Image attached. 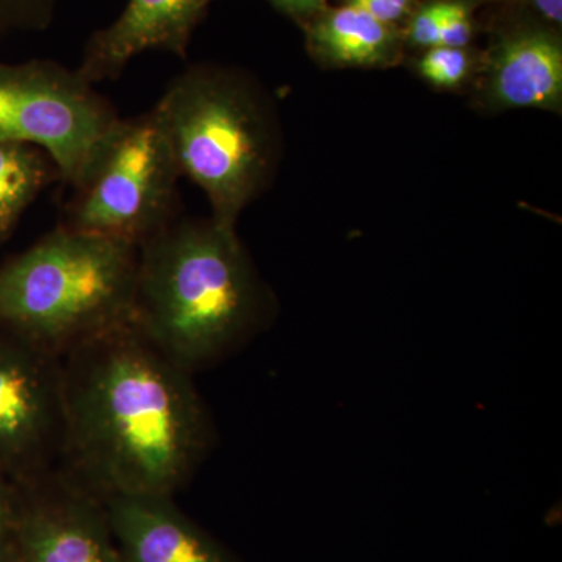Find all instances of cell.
<instances>
[{
  "label": "cell",
  "instance_id": "6da1fadb",
  "mask_svg": "<svg viewBox=\"0 0 562 562\" xmlns=\"http://www.w3.org/2000/svg\"><path fill=\"white\" fill-rule=\"evenodd\" d=\"M65 436L58 469L101 501L173 497L214 441L192 372L133 322L61 357Z\"/></svg>",
  "mask_w": 562,
  "mask_h": 562
},
{
  "label": "cell",
  "instance_id": "7a4b0ae2",
  "mask_svg": "<svg viewBox=\"0 0 562 562\" xmlns=\"http://www.w3.org/2000/svg\"><path fill=\"white\" fill-rule=\"evenodd\" d=\"M265 313V288L236 228L177 217L140 244L133 324L187 371L235 349Z\"/></svg>",
  "mask_w": 562,
  "mask_h": 562
},
{
  "label": "cell",
  "instance_id": "3957f363",
  "mask_svg": "<svg viewBox=\"0 0 562 562\" xmlns=\"http://www.w3.org/2000/svg\"><path fill=\"white\" fill-rule=\"evenodd\" d=\"M138 250L58 225L0 269V324L58 357L131 324Z\"/></svg>",
  "mask_w": 562,
  "mask_h": 562
},
{
  "label": "cell",
  "instance_id": "277c9868",
  "mask_svg": "<svg viewBox=\"0 0 562 562\" xmlns=\"http://www.w3.org/2000/svg\"><path fill=\"white\" fill-rule=\"evenodd\" d=\"M157 111L180 177L205 192L227 228L268 187L277 157L271 113L241 74L192 65L168 85Z\"/></svg>",
  "mask_w": 562,
  "mask_h": 562
},
{
  "label": "cell",
  "instance_id": "5b68a950",
  "mask_svg": "<svg viewBox=\"0 0 562 562\" xmlns=\"http://www.w3.org/2000/svg\"><path fill=\"white\" fill-rule=\"evenodd\" d=\"M179 179L157 111L121 117L72 188L61 225L140 246L179 217Z\"/></svg>",
  "mask_w": 562,
  "mask_h": 562
},
{
  "label": "cell",
  "instance_id": "8992f818",
  "mask_svg": "<svg viewBox=\"0 0 562 562\" xmlns=\"http://www.w3.org/2000/svg\"><path fill=\"white\" fill-rule=\"evenodd\" d=\"M121 121L116 109L60 63H0V140L43 150L76 188Z\"/></svg>",
  "mask_w": 562,
  "mask_h": 562
},
{
  "label": "cell",
  "instance_id": "52a82bcc",
  "mask_svg": "<svg viewBox=\"0 0 562 562\" xmlns=\"http://www.w3.org/2000/svg\"><path fill=\"white\" fill-rule=\"evenodd\" d=\"M63 436L61 357L14 333L0 341V469L18 483L55 471Z\"/></svg>",
  "mask_w": 562,
  "mask_h": 562
},
{
  "label": "cell",
  "instance_id": "ba28073f",
  "mask_svg": "<svg viewBox=\"0 0 562 562\" xmlns=\"http://www.w3.org/2000/svg\"><path fill=\"white\" fill-rule=\"evenodd\" d=\"M9 546L13 562H122L105 502L60 469L20 482Z\"/></svg>",
  "mask_w": 562,
  "mask_h": 562
},
{
  "label": "cell",
  "instance_id": "9c48e42d",
  "mask_svg": "<svg viewBox=\"0 0 562 562\" xmlns=\"http://www.w3.org/2000/svg\"><path fill=\"white\" fill-rule=\"evenodd\" d=\"M210 0H128L109 27L92 33L85 46L80 76L95 85L114 80L147 50L187 58L194 29Z\"/></svg>",
  "mask_w": 562,
  "mask_h": 562
},
{
  "label": "cell",
  "instance_id": "30bf717a",
  "mask_svg": "<svg viewBox=\"0 0 562 562\" xmlns=\"http://www.w3.org/2000/svg\"><path fill=\"white\" fill-rule=\"evenodd\" d=\"M105 506L122 562H239L173 497L117 495Z\"/></svg>",
  "mask_w": 562,
  "mask_h": 562
},
{
  "label": "cell",
  "instance_id": "8fae6325",
  "mask_svg": "<svg viewBox=\"0 0 562 562\" xmlns=\"http://www.w3.org/2000/svg\"><path fill=\"white\" fill-rule=\"evenodd\" d=\"M483 101L491 110L562 105V46L549 29L520 27L503 35L487 58Z\"/></svg>",
  "mask_w": 562,
  "mask_h": 562
},
{
  "label": "cell",
  "instance_id": "7c38bea8",
  "mask_svg": "<svg viewBox=\"0 0 562 562\" xmlns=\"http://www.w3.org/2000/svg\"><path fill=\"white\" fill-rule=\"evenodd\" d=\"M308 46L317 60L339 68H382L401 54V36L368 11L346 3L324 10L308 27Z\"/></svg>",
  "mask_w": 562,
  "mask_h": 562
},
{
  "label": "cell",
  "instance_id": "4fadbf2b",
  "mask_svg": "<svg viewBox=\"0 0 562 562\" xmlns=\"http://www.w3.org/2000/svg\"><path fill=\"white\" fill-rule=\"evenodd\" d=\"M60 172L36 147L0 140V241Z\"/></svg>",
  "mask_w": 562,
  "mask_h": 562
},
{
  "label": "cell",
  "instance_id": "5bb4252c",
  "mask_svg": "<svg viewBox=\"0 0 562 562\" xmlns=\"http://www.w3.org/2000/svg\"><path fill=\"white\" fill-rule=\"evenodd\" d=\"M473 58L468 47L436 46L417 61V74L431 87L454 90L471 77Z\"/></svg>",
  "mask_w": 562,
  "mask_h": 562
},
{
  "label": "cell",
  "instance_id": "9a60e30c",
  "mask_svg": "<svg viewBox=\"0 0 562 562\" xmlns=\"http://www.w3.org/2000/svg\"><path fill=\"white\" fill-rule=\"evenodd\" d=\"M58 3L60 0H0V44L14 33L49 29Z\"/></svg>",
  "mask_w": 562,
  "mask_h": 562
},
{
  "label": "cell",
  "instance_id": "2e32d148",
  "mask_svg": "<svg viewBox=\"0 0 562 562\" xmlns=\"http://www.w3.org/2000/svg\"><path fill=\"white\" fill-rule=\"evenodd\" d=\"M473 36L471 7L464 0H443L439 46L465 49Z\"/></svg>",
  "mask_w": 562,
  "mask_h": 562
},
{
  "label": "cell",
  "instance_id": "e0dca14e",
  "mask_svg": "<svg viewBox=\"0 0 562 562\" xmlns=\"http://www.w3.org/2000/svg\"><path fill=\"white\" fill-rule=\"evenodd\" d=\"M443 0H435V2L425 3L409 21L408 36L409 43L420 49H431L439 46L441 38Z\"/></svg>",
  "mask_w": 562,
  "mask_h": 562
},
{
  "label": "cell",
  "instance_id": "ac0fdd59",
  "mask_svg": "<svg viewBox=\"0 0 562 562\" xmlns=\"http://www.w3.org/2000/svg\"><path fill=\"white\" fill-rule=\"evenodd\" d=\"M347 3L390 25L408 16L413 9V0H347Z\"/></svg>",
  "mask_w": 562,
  "mask_h": 562
},
{
  "label": "cell",
  "instance_id": "d6986e66",
  "mask_svg": "<svg viewBox=\"0 0 562 562\" xmlns=\"http://www.w3.org/2000/svg\"><path fill=\"white\" fill-rule=\"evenodd\" d=\"M276 9L290 14L297 20H308L316 18V14L327 10V0H269Z\"/></svg>",
  "mask_w": 562,
  "mask_h": 562
},
{
  "label": "cell",
  "instance_id": "ffe728a7",
  "mask_svg": "<svg viewBox=\"0 0 562 562\" xmlns=\"http://www.w3.org/2000/svg\"><path fill=\"white\" fill-rule=\"evenodd\" d=\"M2 473L0 469V542H7L13 527L14 513H16V492L7 487Z\"/></svg>",
  "mask_w": 562,
  "mask_h": 562
},
{
  "label": "cell",
  "instance_id": "44dd1931",
  "mask_svg": "<svg viewBox=\"0 0 562 562\" xmlns=\"http://www.w3.org/2000/svg\"><path fill=\"white\" fill-rule=\"evenodd\" d=\"M530 3L532 9L538 11L547 21L554 25H561L562 0H530Z\"/></svg>",
  "mask_w": 562,
  "mask_h": 562
},
{
  "label": "cell",
  "instance_id": "7402d4cb",
  "mask_svg": "<svg viewBox=\"0 0 562 562\" xmlns=\"http://www.w3.org/2000/svg\"><path fill=\"white\" fill-rule=\"evenodd\" d=\"M0 562H13L11 560L9 541L0 542Z\"/></svg>",
  "mask_w": 562,
  "mask_h": 562
}]
</instances>
